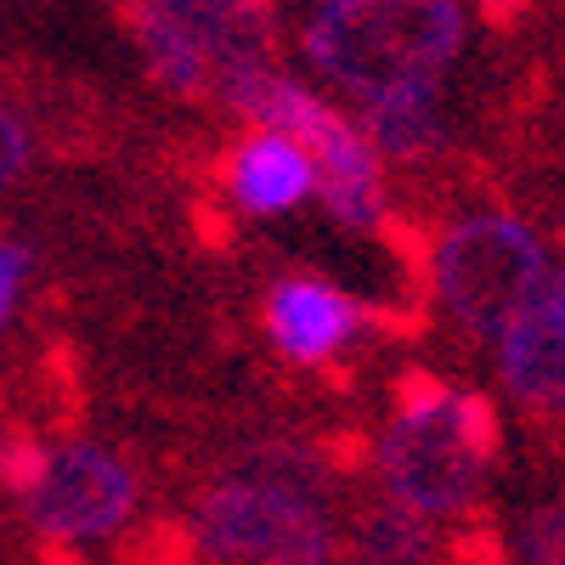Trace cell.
<instances>
[{
    "mask_svg": "<svg viewBox=\"0 0 565 565\" xmlns=\"http://www.w3.org/2000/svg\"><path fill=\"white\" fill-rule=\"evenodd\" d=\"M548 300H554V311H559V322H565V260L554 266V282H548Z\"/></svg>",
    "mask_w": 565,
    "mask_h": 565,
    "instance_id": "e0dca14e",
    "label": "cell"
},
{
    "mask_svg": "<svg viewBox=\"0 0 565 565\" xmlns=\"http://www.w3.org/2000/svg\"><path fill=\"white\" fill-rule=\"evenodd\" d=\"M380 487L436 526H458L487 498L498 463V413L481 391L418 380L396 396L380 430Z\"/></svg>",
    "mask_w": 565,
    "mask_h": 565,
    "instance_id": "6da1fadb",
    "label": "cell"
},
{
    "mask_svg": "<svg viewBox=\"0 0 565 565\" xmlns=\"http://www.w3.org/2000/svg\"><path fill=\"white\" fill-rule=\"evenodd\" d=\"M260 322H266V340H271V351L282 362L328 367V362H340L362 340L367 311L340 289V282L282 277V282H271V295L260 306Z\"/></svg>",
    "mask_w": 565,
    "mask_h": 565,
    "instance_id": "ba28073f",
    "label": "cell"
},
{
    "mask_svg": "<svg viewBox=\"0 0 565 565\" xmlns=\"http://www.w3.org/2000/svg\"><path fill=\"white\" fill-rule=\"evenodd\" d=\"M221 193L244 221H277L317 199V164L306 141H295L289 130L255 125L249 136L232 141L221 164Z\"/></svg>",
    "mask_w": 565,
    "mask_h": 565,
    "instance_id": "9c48e42d",
    "label": "cell"
},
{
    "mask_svg": "<svg viewBox=\"0 0 565 565\" xmlns=\"http://www.w3.org/2000/svg\"><path fill=\"white\" fill-rule=\"evenodd\" d=\"M136 7L159 12L170 29H181L199 45V57L210 63V97L238 108V97L277 68L271 57V7L266 0H136Z\"/></svg>",
    "mask_w": 565,
    "mask_h": 565,
    "instance_id": "52a82bcc",
    "label": "cell"
},
{
    "mask_svg": "<svg viewBox=\"0 0 565 565\" xmlns=\"http://www.w3.org/2000/svg\"><path fill=\"white\" fill-rule=\"evenodd\" d=\"M463 45V0H311L300 23L306 68L356 103L407 79H441Z\"/></svg>",
    "mask_w": 565,
    "mask_h": 565,
    "instance_id": "7a4b0ae2",
    "label": "cell"
},
{
    "mask_svg": "<svg viewBox=\"0 0 565 565\" xmlns=\"http://www.w3.org/2000/svg\"><path fill=\"white\" fill-rule=\"evenodd\" d=\"M559 249H565V215H559Z\"/></svg>",
    "mask_w": 565,
    "mask_h": 565,
    "instance_id": "ac0fdd59",
    "label": "cell"
},
{
    "mask_svg": "<svg viewBox=\"0 0 565 565\" xmlns=\"http://www.w3.org/2000/svg\"><path fill=\"white\" fill-rule=\"evenodd\" d=\"M509 554L537 559V565H565V498H543L509 526Z\"/></svg>",
    "mask_w": 565,
    "mask_h": 565,
    "instance_id": "4fadbf2b",
    "label": "cell"
},
{
    "mask_svg": "<svg viewBox=\"0 0 565 565\" xmlns=\"http://www.w3.org/2000/svg\"><path fill=\"white\" fill-rule=\"evenodd\" d=\"M356 119L373 141V153L385 164H424L447 148V103H441V79H407L391 90H373L356 103Z\"/></svg>",
    "mask_w": 565,
    "mask_h": 565,
    "instance_id": "8fae6325",
    "label": "cell"
},
{
    "mask_svg": "<svg viewBox=\"0 0 565 565\" xmlns=\"http://www.w3.org/2000/svg\"><path fill=\"white\" fill-rule=\"evenodd\" d=\"M12 498L23 509V526L45 548L79 554L130 532L141 509V481L103 441H57V447H40V463Z\"/></svg>",
    "mask_w": 565,
    "mask_h": 565,
    "instance_id": "8992f818",
    "label": "cell"
},
{
    "mask_svg": "<svg viewBox=\"0 0 565 565\" xmlns=\"http://www.w3.org/2000/svg\"><path fill=\"white\" fill-rule=\"evenodd\" d=\"M554 266L559 260L548 238L509 210H463L436 232L424 260L436 311L476 340H498L526 306H537L554 282Z\"/></svg>",
    "mask_w": 565,
    "mask_h": 565,
    "instance_id": "3957f363",
    "label": "cell"
},
{
    "mask_svg": "<svg viewBox=\"0 0 565 565\" xmlns=\"http://www.w3.org/2000/svg\"><path fill=\"white\" fill-rule=\"evenodd\" d=\"M476 18H487V23H514V18H526L537 0H463Z\"/></svg>",
    "mask_w": 565,
    "mask_h": 565,
    "instance_id": "2e32d148",
    "label": "cell"
},
{
    "mask_svg": "<svg viewBox=\"0 0 565 565\" xmlns=\"http://www.w3.org/2000/svg\"><path fill=\"white\" fill-rule=\"evenodd\" d=\"M29 277H34V255H29V244L0 232V340H7L12 328H18V317H23Z\"/></svg>",
    "mask_w": 565,
    "mask_h": 565,
    "instance_id": "5bb4252c",
    "label": "cell"
},
{
    "mask_svg": "<svg viewBox=\"0 0 565 565\" xmlns=\"http://www.w3.org/2000/svg\"><path fill=\"white\" fill-rule=\"evenodd\" d=\"M193 548L232 565H317L340 554V526L306 463H255L199 498Z\"/></svg>",
    "mask_w": 565,
    "mask_h": 565,
    "instance_id": "277c9868",
    "label": "cell"
},
{
    "mask_svg": "<svg viewBox=\"0 0 565 565\" xmlns=\"http://www.w3.org/2000/svg\"><path fill=\"white\" fill-rule=\"evenodd\" d=\"M441 532H447V526L424 521L418 509L385 498L380 509L362 514L356 554H362V559H436V554H447V548H441Z\"/></svg>",
    "mask_w": 565,
    "mask_h": 565,
    "instance_id": "7c38bea8",
    "label": "cell"
},
{
    "mask_svg": "<svg viewBox=\"0 0 565 565\" xmlns=\"http://www.w3.org/2000/svg\"><path fill=\"white\" fill-rule=\"evenodd\" d=\"M232 114H244L249 125H271L289 130L295 141H306V153L317 164V204L328 210V221L345 232H373L391 215V193H385V159L373 153V141L362 130L356 114H345L334 97H322L317 85L266 68Z\"/></svg>",
    "mask_w": 565,
    "mask_h": 565,
    "instance_id": "5b68a950",
    "label": "cell"
},
{
    "mask_svg": "<svg viewBox=\"0 0 565 565\" xmlns=\"http://www.w3.org/2000/svg\"><path fill=\"white\" fill-rule=\"evenodd\" d=\"M492 345L503 396L532 418H565V322L554 300L543 295L537 306H526Z\"/></svg>",
    "mask_w": 565,
    "mask_h": 565,
    "instance_id": "30bf717a",
    "label": "cell"
},
{
    "mask_svg": "<svg viewBox=\"0 0 565 565\" xmlns=\"http://www.w3.org/2000/svg\"><path fill=\"white\" fill-rule=\"evenodd\" d=\"M29 159H34V136H29L23 114L0 97V193H12V186L23 181Z\"/></svg>",
    "mask_w": 565,
    "mask_h": 565,
    "instance_id": "9a60e30c",
    "label": "cell"
}]
</instances>
